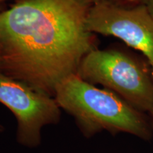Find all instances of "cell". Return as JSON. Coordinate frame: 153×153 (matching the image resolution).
Masks as SVG:
<instances>
[{
    "label": "cell",
    "instance_id": "3957f363",
    "mask_svg": "<svg viewBox=\"0 0 153 153\" xmlns=\"http://www.w3.org/2000/svg\"><path fill=\"white\" fill-rule=\"evenodd\" d=\"M76 75L92 85H101L140 111L153 108V77L148 68L117 49H95L82 60Z\"/></svg>",
    "mask_w": 153,
    "mask_h": 153
},
{
    "label": "cell",
    "instance_id": "8992f818",
    "mask_svg": "<svg viewBox=\"0 0 153 153\" xmlns=\"http://www.w3.org/2000/svg\"><path fill=\"white\" fill-rule=\"evenodd\" d=\"M116 4L123 6V7H131L140 3V0H108Z\"/></svg>",
    "mask_w": 153,
    "mask_h": 153
},
{
    "label": "cell",
    "instance_id": "30bf717a",
    "mask_svg": "<svg viewBox=\"0 0 153 153\" xmlns=\"http://www.w3.org/2000/svg\"><path fill=\"white\" fill-rule=\"evenodd\" d=\"M89 1H90L93 4H97V3L102 2V1H106V0H89Z\"/></svg>",
    "mask_w": 153,
    "mask_h": 153
},
{
    "label": "cell",
    "instance_id": "5b68a950",
    "mask_svg": "<svg viewBox=\"0 0 153 153\" xmlns=\"http://www.w3.org/2000/svg\"><path fill=\"white\" fill-rule=\"evenodd\" d=\"M93 33L114 36L144 55L153 77V21L143 4L123 7L106 0L91 5L86 20Z\"/></svg>",
    "mask_w": 153,
    "mask_h": 153
},
{
    "label": "cell",
    "instance_id": "9c48e42d",
    "mask_svg": "<svg viewBox=\"0 0 153 153\" xmlns=\"http://www.w3.org/2000/svg\"><path fill=\"white\" fill-rule=\"evenodd\" d=\"M7 1H8V0H0V12L5 9L4 8V5Z\"/></svg>",
    "mask_w": 153,
    "mask_h": 153
},
{
    "label": "cell",
    "instance_id": "277c9868",
    "mask_svg": "<svg viewBox=\"0 0 153 153\" xmlns=\"http://www.w3.org/2000/svg\"><path fill=\"white\" fill-rule=\"evenodd\" d=\"M0 103L10 110L16 119V141L25 148H38L43 128L57 125L60 121L62 110L54 97L1 71Z\"/></svg>",
    "mask_w": 153,
    "mask_h": 153
},
{
    "label": "cell",
    "instance_id": "52a82bcc",
    "mask_svg": "<svg viewBox=\"0 0 153 153\" xmlns=\"http://www.w3.org/2000/svg\"><path fill=\"white\" fill-rule=\"evenodd\" d=\"M140 3L143 4L145 6L149 15L153 21V0H140Z\"/></svg>",
    "mask_w": 153,
    "mask_h": 153
},
{
    "label": "cell",
    "instance_id": "8fae6325",
    "mask_svg": "<svg viewBox=\"0 0 153 153\" xmlns=\"http://www.w3.org/2000/svg\"><path fill=\"white\" fill-rule=\"evenodd\" d=\"M4 130H5L4 126L2 124L0 123V133H2V132L4 131Z\"/></svg>",
    "mask_w": 153,
    "mask_h": 153
},
{
    "label": "cell",
    "instance_id": "ba28073f",
    "mask_svg": "<svg viewBox=\"0 0 153 153\" xmlns=\"http://www.w3.org/2000/svg\"><path fill=\"white\" fill-rule=\"evenodd\" d=\"M148 117H149V119H150V125H151V127H152V133H153V108L150 111V114H148Z\"/></svg>",
    "mask_w": 153,
    "mask_h": 153
},
{
    "label": "cell",
    "instance_id": "6da1fadb",
    "mask_svg": "<svg viewBox=\"0 0 153 153\" xmlns=\"http://www.w3.org/2000/svg\"><path fill=\"white\" fill-rule=\"evenodd\" d=\"M89 0H17L0 12V71L54 97L97 49L86 20Z\"/></svg>",
    "mask_w": 153,
    "mask_h": 153
},
{
    "label": "cell",
    "instance_id": "7a4b0ae2",
    "mask_svg": "<svg viewBox=\"0 0 153 153\" xmlns=\"http://www.w3.org/2000/svg\"><path fill=\"white\" fill-rule=\"evenodd\" d=\"M54 98L61 110L73 117L79 131L87 138L106 131L114 135L129 134L145 141L153 139L146 114L113 91L97 87L76 74L57 86Z\"/></svg>",
    "mask_w": 153,
    "mask_h": 153
}]
</instances>
